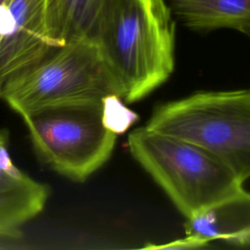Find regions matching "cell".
Listing matches in <instances>:
<instances>
[{"label":"cell","mask_w":250,"mask_h":250,"mask_svg":"<svg viewBox=\"0 0 250 250\" xmlns=\"http://www.w3.org/2000/svg\"><path fill=\"white\" fill-rule=\"evenodd\" d=\"M186 235L233 246L250 245V191L243 189L188 218Z\"/></svg>","instance_id":"cell-8"},{"label":"cell","mask_w":250,"mask_h":250,"mask_svg":"<svg viewBox=\"0 0 250 250\" xmlns=\"http://www.w3.org/2000/svg\"><path fill=\"white\" fill-rule=\"evenodd\" d=\"M9 132L0 130V237H19L20 228L35 218L48 200L49 187L20 170L12 161Z\"/></svg>","instance_id":"cell-7"},{"label":"cell","mask_w":250,"mask_h":250,"mask_svg":"<svg viewBox=\"0 0 250 250\" xmlns=\"http://www.w3.org/2000/svg\"><path fill=\"white\" fill-rule=\"evenodd\" d=\"M108 96L121 98V93L98 43L90 39L53 49L11 77L0 93L20 115L47 106L101 103Z\"/></svg>","instance_id":"cell-3"},{"label":"cell","mask_w":250,"mask_h":250,"mask_svg":"<svg viewBox=\"0 0 250 250\" xmlns=\"http://www.w3.org/2000/svg\"><path fill=\"white\" fill-rule=\"evenodd\" d=\"M171 10L188 28H232L250 37V0H172Z\"/></svg>","instance_id":"cell-10"},{"label":"cell","mask_w":250,"mask_h":250,"mask_svg":"<svg viewBox=\"0 0 250 250\" xmlns=\"http://www.w3.org/2000/svg\"><path fill=\"white\" fill-rule=\"evenodd\" d=\"M114 0H45V26L55 47L81 39L97 42Z\"/></svg>","instance_id":"cell-9"},{"label":"cell","mask_w":250,"mask_h":250,"mask_svg":"<svg viewBox=\"0 0 250 250\" xmlns=\"http://www.w3.org/2000/svg\"><path fill=\"white\" fill-rule=\"evenodd\" d=\"M210 242L205 241L203 239L186 235L183 238H179L173 241L165 242L163 244H148L144 248L146 249H199L208 247Z\"/></svg>","instance_id":"cell-12"},{"label":"cell","mask_w":250,"mask_h":250,"mask_svg":"<svg viewBox=\"0 0 250 250\" xmlns=\"http://www.w3.org/2000/svg\"><path fill=\"white\" fill-rule=\"evenodd\" d=\"M117 96H108L103 99V118L105 126L115 134L124 132L136 119V114L130 112Z\"/></svg>","instance_id":"cell-11"},{"label":"cell","mask_w":250,"mask_h":250,"mask_svg":"<svg viewBox=\"0 0 250 250\" xmlns=\"http://www.w3.org/2000/svg\"><path fill=\"white\" fill-rule=\"evenodd\" d=\"M97 43L123 101L161 86L175 64V22L164 0H114Z\"/></svg>","instance_id":"cell-1"},{"label":"cell","mask_w":250,"mask_h":250,"mask_svg":"<svg viewBox=\"0 0 250 250\" xmlns=\"http://www.w3.org/2000/svg\"><path fill=\"white\" fill-rule=\"evenodd\" d=\"M127 146L187 219L244 189L223 160L194 142L145 125L129 133Z\"/></svg>","instance_id":"cell-2"},{"label":"cell","mask_w":250,"mask_h":250,"mask_svg":"<svg viewBox=\"0 0 250 250\" xmlns=\"http://www.w3.org/2000/svg\"><path fill=\"white\" fill-rule=\"evenodd\" d=\"M38 157L57 173L84 182L110 157L116 135L101 103L47 106L21 114Z\"/></svg>","instance_id":"cell-5"},{"label":"cell","mask_w":250,"mask_h":250,"mask_svg":"<svg viewBox=\"0 0 250 250\" xmlns=\"http://www.w3.org/2000/svg\"><path fill=\"white\" fill-rule=\"evenodd\" d=\"M146 127L194 142L250 178V89L200 91L154 107Z\"/></svg>","instance_id":"cell-4"},{"label":"cell","mask_w":250,"mask_h":250,"mask_svg":"<svg viewBox=\"0 0 250 250\" xmlns=\"http://www.w3.org/2000/svg\"><path fill=\"white\" fill-rule=\"evenodd\" d=\"M55 48L46 33L45 0H0V93Z\"/></svg>","instance_id":"cell-6"}]
</instances>
